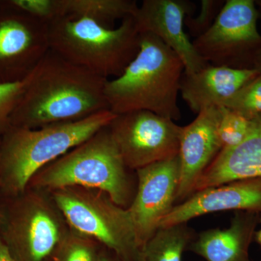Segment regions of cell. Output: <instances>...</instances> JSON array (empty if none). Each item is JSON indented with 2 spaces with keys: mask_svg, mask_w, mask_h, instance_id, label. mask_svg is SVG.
<instances>
[{
  "mask_svg": "<svg viewBox=\"0 0 261 261\" xmlns=\"http://www.w3.org/2000/svg\"><path fill=\"white\" fill-rule=\"evenodd\" d=\"M108 80L49 49L27 77L11 126L38 128L110 111L105 94Z\"/></svg>",
  "mask_w": 261,
  "mask_h": 261,
  "instance_id": "6da1fadb",
  "label": "cell"
},
{
  "mask_svg": "<svg viewBox=\"0 0 261 261\" xmlns=\"http://www.w3.org/2000/svg\"><path fill=\"white\" fill-rule=\"evenodd\" d=\"M185 66L177 55L150 33H140V49L120 76L105 88L109 110L116 115L147 111L178 121V96Z\"/></svg>",
  "mask_w": 261,
  "mask_h": 261,
  "instance_id": "7a4b0ae2",
  "label": "cell"
},
{
  "mask_svg": "<svg viewBox=\"0 0 261 261\" xmlns=\"http://www.w3.org/2000/svg\"><path fill=\"white\" fill-rule=\"evenodd\" d=\"M116 116L106 111L81 121L38 128L10 126L0 137L2 197L25 191L36 173L108 126Z\"/></svg>",
  "mask_w": 261,
  "mask_h": 261,
  "instance_id": "3957f363",
  "label": "cell"
},
{
  "mask_svg": "<svg viewBox=\"0 0 261 261\" xmlns=\"http://www.w3.org/2000/svg\"><path fill=\"white\" fill-rule=\"evenodd\" d=\"M80 187L106 192L128 209L137 190V175L127 167L108 126L36 173L27 188L51 192Z\"/></svg>",
  "mask_w": 261,
  "mask_h": 261,
  "instance_id": "277c9868",
  "label": "cell"
},
{
  "mask_svg": "<svg viewBox=\"0 0 261 261\" xmlns=\"http://www.w3.org/2000/svg\"><path fill=\"white\" fill-rule=\"evenodd\" d=\"M50 49L106 80L120 76L140 49L133 16L108 28L87 18L64 17L49 24Z\"/></svg>",
  "mask_w": 261,
  "mask_h": 261,
  "instance_id": "5b68a950",
  "label": "cell"
},
{
  "mask_svg": "<svg viewBox=\"0 0 261 261\" xmlns=\"http://www.w3.org/2000/svg\"><path fill=\"white\" fill-rule=\"evenodd\" d=\"M68 229L50 192L27 188L3 198L0 238L13 261H45Z\"/></svg>",
  "mask_w": 261,
  "mask_h": 261,
  "instance_id": "8992f818",
  "label": "cell"
},
{
  "mask_svg": "<svg viewBox=\"0 0 261 261\" xmlns=\"http://www.w3.org/2000/svg\"><path fill=\"white\" fill-rule=\"evenodd\" d=\"M50 193L70 228L124 261H138L140 247L128 209L95 189L65 187Z\"/></svg>",
  "mask_w": 261,
  "mask_h": 261,
  "instance_id": "52a82bcc",
  "label": "cell"
},
{
  "mask_svg": "<svg viewBox=\"0 0 261 261\" xmlns=\"http://www.w3.org/2000/svg\"><path fill=\"white\" fill-rule=\"evenodd\" d=\"M108 128L127 167L132 171L179 153L182 126L150 111L116 115Z\"/></svg>",
  "mask_w": 261,
  "mask_h": 261,
  "instance_id": "ba28073f",
  "label": "cell"
},
{
  "mask_svg": "<svg viewBox=\"0 0 261 261\" xmlns=\"http://www.w3.org/2000/svg\"><path fill=\"white\" fill-rule=\"evenodd\" d=\"M257 19L252 0H227L211 29L192 44L209 64L239 69V57L261 43Z\"/></svg>",
  "mask_w": 261,
  "mask_h": 261,
  "instance_id": "9c48e42d",
  "label": "cell"
},
{
  "mask_svg": "<svg viewBox=\"0 0 261 261\" xmlns=\"http://www.w3.org/2000/svg\"><path fill=\"white\" fill-rule=\"evenodd\" d=\"M49 49V24L0 5V84L23 82Z\"/></svg>",
  "mask_w": 261,
  "mask_h": 261,
  "instance_id": "30bf717a",
  "label": "cell"
},
{
  "mask_svg": "<svg viewBox=\"0 0 261 261\" xmlns=\"http://www.w3.org/2000/svg\"><path fill=\"white\" fill-rule=\"evenodd\" d=\"M137 190L128 207L140 249L153 236L176 205L179 184V156L135 171Z\"/></svg>",
  "mask_w": 261,
  "mask_h": 261,
  "instance_id": "8fae6325",
  "label": "cell"
},
{
  "mask_svg": "<svg viewBox=\"0 0 261 261\" xmlns=\"http://www.w3.org/2000/svg\"><path fill=\"white\" fill-rule=\"evenodd\" d=\"M195 10V5L187 0H144L133 16L140 33L153 34L177 55L185 74L209 65L196 51L184 29L185 18Z\"/></svg>",
  "mask_w": 261,
  "mask_h": 261,
  "instance_id": "7c38bea8",
  "label": "cell"
},
{
  "mask_svg": "<svg viewBox=\"0 0 261 261\" xmlns=\"http://www.w3.org/2000/svg\"><path fill=\"white\" fill-rule=\"evenodd\" d=\"M223 107L206 108L190 124L182 127L180 137V178L176 205L194 193L204 171L221 151L218 128Z\"/></svg>",
  "mask_w": 261,
  "mask_h": 261,
  "instance_id": "4fadbf2b",
  "label": "cell"
},
{
  "mask_svg": "<svg viewBox=\"0 0 261 261\" xmlns=\"http://www.w3.org/2000/svg\"><path fill=\"white\" fill-rule=\"evenodd\" d=\"M226 211L261 213V178L237 180L196 192L175 205L160 227L188 223L205 214Z\"/></svg>",
  "mask_w": 261,
  "mask_h": 261,
  "instance_id": "5bb4252c",
  "label": "cell"
},
{
  "mask_svg": "<svg viewBox=\"0 0 261 261\" xmlns=\"http://www.w3.org/2000/svg\"><path fill=\"white\" fill-rule=\"evenodd\" d=\"M260 75L255 69H235L207 65L192 74L183 73L180 93L192 112L224 107L228 99Z\"/></svg>",
  "mask_w": 261,
  "mask_h": 261,
  "instance_id": "9a60e30c",
  "label": "cell"
},
{
  "mask_svg": "<svg viewBox=\"0 0 261 261\" xmlns=\"http://www.w3.org/2000/svg\"><path fill=\"white\" fill-rule=\"evenodd\" d=\"M260 215L255 211H236L228 228H210L197 233L187 251L205 261H251L249 250Z\"/></svg>",
  "mask_w": 261,
  "mask_h": 261,
  "instance_id": "2e32d148",
  "label": "cell"
},
{
  "mask_svg": "<svg viewBox=\"0 0 261 261\" xmlns=\"http://www.w3.org/2000/svg\"><path fill=\"white\" fill-rule=\"evenodd\" d=\"M250 119L251 129L246 139L219 152L199 178L194 193L237 180L261 178V114Z\"/></svg>",
  "mask_w": 261,
  "mask_h": 261,
  "instance_id": "e0dca14e",
  "label": "cell"
},
{
  "mask_svg": "<svg viewBox=\"0 0 261 261\" xmlns=\"http://www.w3.org/2000/svg\"><path fill=\"white\" fill-rule=\"evenodd\" d=\"M63 18H87L108 28L116 20L134 16L139 5L135 0H61Z\"/></svg>",
  "mask_w": 261,
  "mask_h": 261,
  "instance_id": "ac0fdd59",
  "label": "cell"
},
{
  "mask_svg": "<svg viewBox=\"0 0 261 261\" xmlns=\"http://www.w3.org/2000/svg\"><path fill=\"white\" fill-rule=\"evenodd\" d=\"M196 234L187 223L160 227L140 249L138 261H181Z\"/></svg>",
  "mask_w": 261,
  "mask_h": 261,
  "instance_id": "d6986e66",
  "label": "cell"
},
{
  "mask_svg": "<svg viewBox=\"0 0 261 261\" xmlns=\"http://www.w3.org/2000/svg\"><path fill=\"white\" fill-rule=\"evenodd\" d=\"M102 247L69 226L45 261H98Z\"/></svg>",
  "mask_w": 261,
  "mask_h": 261,
  "instance_id": "ffe728a7",
  "label": "cell"
},
{
  "mask_svg": "<svg viewBox=\"0 0 261 261\" xmlns=\"http://www.w3.org/2000/svg\"><path fill=\"white\" fill-rule=\"evenodd\" d=\"M251 119L223 107L218 135L221 150L236 147L246 139L251 129Z\"/></svg>",
  "mask_w": 261,
  "mask_h": 261,
  "instance_id": "44dd1931",
  "label": "cell"
},
{
  "mask_svg": "<svg viewBox=\"0 0 261 261\" xmlns=\"http://www.w3.org/2000/svg\"><path fill=\"white\" fill-rule=\"evenodd\" d=\"M0 5L47 24L63 18L61 0H0Z\"/></svg>",
  "mask_w": 261,
  "mask_h": 261,
  "instance_id": "7402d4cb",
  "label": "cell"
},
{
  "mask_svg": "<svg viewBox=\"0 0 261 261\" xmlns=\"http://www.w3.org/2000/svg\"><path fill=\"white\" fill-rule=\"evenodd\" d=\"M224 107L249 119L261 114V75L240 89L228 99Z\"/></svg>",
  "mask_w": 261,
  "mask_h": 261,
  "instance_id": "603a6c76",
  "label": "cell"
},
{
  "mask_svg": "<svg viewBox=\"0 0 261 261\" xmlns=\"http://www.w3.org/2000/svg\"><path fill=\"white\" fill-rule=\"evenodd\" d=\"M224 3L222 0H202L198 15L197 16L187 15L185 18V25L194 39L203 35L211 29Z\"/></svg>",
  "mask_w": 261,
  "mask_h": 261,
  "instance_id": "cb8c5ba5",
  "label": "cell"
},
{
  "mask_svg": "<svg viewBox=\"0 0 261 261\" xmlns=\"http://www.w3.org/2000/svg\"><path fill=\"white\" fill-rule=\"evenodd\" d=\"M27 79L16 83L0 84V137L11 126L10 118L23 94Z\"/></svg>",
  "mask_w": 261,
  "mask_h": 261,
  "instance_id": "d4e9b609",
  "label": "cell"
},
{
  "mask_svg": "<svg viewBox=\"0 0 261 261\" xmlns=\"http://www.w3.org/2000/svg\"><path fill=\"white\" fill-rule=\"evenodd\" d=\"M98 261H124L121 257L118 256L116 252L108 250L105 247H102L101 250L100 255H99V260Z\"/></svg>",
  "mask_w": 261,
  "mask_h": 261,
  "instance_id": "484cf974",
  "label": "cell"
},
{
  "mask_svg": "<svg viewBox=\"0 0 261 261\" xmlns=\"http://www.w3.org/2000/svg\"><path fill=\"white\" fill-rule=\"evenodd\" d=\"M0 261H13L6 245L0 238Z\"/></svg>",
  "mask_w": 261,
  "mask_h": 261,
  "instance_id": "4316f807",
  "label": "cell"
},
{
  "mask_svg": "<svg viewBox=\"0 0 261 261\" xmlns=\"http://www.w3.org/2000/svg\"><path fill=\"white\" fill-rule=\"evenodd\" d=\"M255 240L257 243L261 247V228L259 231H256L255 233Z\"/></svg>",
  "mask_w": 261,
  "mask_h": 261,
  "instance_id": "83f0119b",
  "label": "cell"
},
{
  "mask_svg": "<svg viewBox=\"0 0 261 261\" xmlns=\"http://www.w3.org/2000/svg\"><path fill=\"white\" fill-rule=\"evenodd\" d=\"M2 204H3V197H2L1 194H0V218L2 215Z\"/></svg>",
  "mask_w": 261,
  "mask_h": 261,
  "instance_id": "f1b7e54d",
  "label": "cell"
},
{
  "mask_svg": "<svg viewBox=\"0 0 261 261\" xmlns=\"http://www.w3.org/2000/svg\"><path fill=\"white\" fill-rule=\"evenodd\" d=\"M260 223H261V213H260Z\"/></svg>",
  "mask_w": 261,
  "mask_h": 261,
  "instance_id": "f546056e",
  "label": "cell"
},
{
  "mask_svg": "<svg viewBox=\"0 0 261 261\" xmlns=\"http://www.w3.org/2000/svg\"><path fill=\"white\" fill-rule=\"evenodd\" d=\"M260 5H261V3H260Z\"/></svg>",
  "mask_w": 261,
  "mask_h": 261,
  "instance_id": "4dcf8cb0",
  "label": "cell"
}]
</instances>
